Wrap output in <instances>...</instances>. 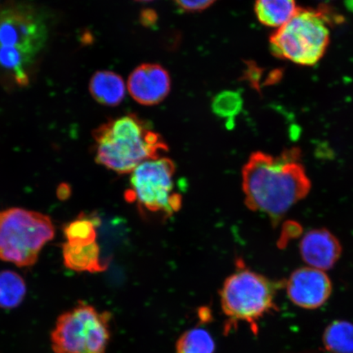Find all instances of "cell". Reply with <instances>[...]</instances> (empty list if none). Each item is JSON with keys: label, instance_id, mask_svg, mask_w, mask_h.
Returning a JSON list of instances; mask_svg holds the SVG:
<instances>
[{"label": "cell", "instance_id": "7402d4cb", "mask_svg": "<svg viewBox=\"0 0 353 353\" xmlns=\"http://www.w3.org/2000/svg\"><path fill=\"white\" fill-rule=\"evenodd\" d=\"M72 194V188L68 183H61L59 188H57V197L61 201L68 200Z\"/></svg>", "mask_w": 353, "mask_h": 353}, {"label": "cell", "instance_id": "3957f363", "mask_svg": "<svg viewBox=\"0 0 353 353\" xmlns=\"http://www.w3.org/2000/svg\"><path fill=\"white\" fill-rule=\"evenodd\" d=\"M48 35L46 20L32 7L0 8V78L13 85H28Z\"/></svg>", "mask_w": 353, "mask_h": 353}, {"label": "cell", "instance_id": "9c48e42d", "mask_svg": "<svg viewBox=\"0 0 353 353\" xmlns=\"http://www.w3.org/2000/svg\"><path fill=\"white\" fill-rule=\"evenodd\" d=\"M285 289L290 301L305 309L324 305L332 293V284L325 272L311 267L297 269L286 281Z\"/></svg>", "mask_w": 353, "mask_h": 353}, {"label": "cell", "instance_id": "cb8c5ba5", "mask_svg": "<svg viewBox=\"0 0 353 353\" xmlns=\"http://www.w3.org/2000/svg\"><path fill=\"white\" fill-rule=\"evenodd\" d=\"M345 3L348 10L353 12V0H345Z\"/></svg>", "mask_w": 353, "mask_h": 353}, {"label": "cell", "instance_id": "d4e9b609", "mask_svg": "<svg viewBox=\"0 0 353 353\" xmlns=\"http://www.w3.org/2000/svg\"><path fill=\"white\" fill-rule=\"evenodd\" d=\"M135 1H138V2H151V1H153V0H135Z\"/></svg>", "mask_w": 353, "mask_h": 353}, {"label": "cell", "instance_id": "7a4b0ae2", "mask_svg": "<svg viewBox=\"0 0 353 353\" xmlns=\"http://www.w3.org/2000/svg\"><path fill=\"white\" fill-rule=\"evenodd\" d=\"M95 160L119 174H131L142 163L164 157V139L135 114L110 119L92 132Z\"/></svg>", "mask_w": 353, "mask_h": 353}, {"label": "cell", "instance_id": "603a6c76", "mask_svg": "<svg viewBox=\"0 0 353 353\" xmlns=\"http://www.w3.org/2000/svg\"><path fill=\"white\" fill-rule=\"evenodd\" d=\"M157 19L156 12H152V10L144 11L142 14V17H141V21H143V24L145 26L152 25L154 22H156Z\"/></svg>", "mask_w": 353, "mask_h": 353}, {"label": "cell", "instance_id": "9a60e30c", "mask_svg": "<svg viewBox=\"0 0 353 353\" xmlns=\"http://www.w3.org/2000/svg\"><path fill=\"white\" fill-rule=\"evenodd\" d=\"M26 294V282L19 273L8 270L0 272V307H19Z\"/></svg>", "mask_w": 353, "mask_h": 353}, {"label": "cell", "instance_id": "6da1fadb", "mask_svg": "<svg viewBox=\"0 0 353 353\" xmlns=\"http://www.w3.org/2000/svg\"><path fill=\"white\" fill-rule=\"evenodd\" d=\"M245 202L250 210L278 223L311 190L299 149L286 150L279 156L254 152L242 169Z\"/></svg>", "mask_w": 353, "mask_h": 353}, {"label": "cell", "instance_id": "52a82bcc", "mask_svg": "<svg viewBox=\"0 0 353 353\" xmlns=\"http://www.w3.org/2000/svg\"><path fill=\"white\" fill-rule=\"evenodd\" d=\"M175 172L174 163L165 157L142 163L131 173L125 200L143 215L171 217L183 203L182 195L175 191Z\"/></svg>", "mask_w": 353, "mask_h": 353}, {"label": "cell", "instance_id": "5b68a950", "mask_svg": "<svg viewBox=\"0 0 353 353\" xmlns=\"http://www.w3.org/2000/svg\"><path fill=\"white\" fill-rule=\"evenodd\" d=\"M55 228L48 215L21 208L0 211V259L19 267L32 266Z\"/></svg>", "mask_w": 353, "mask_h": 353}, {"label": "cell", "instance_id": "d6986e66", "mask_svg": "<svg viewBox=\"0 0 353 353\" xmlns=\"http://www.w3.org/2000/svg\"><path fill=\"white\" fill-rule=\"evenodd\" d=\"M212 110L219 118L226 119L228 123L238 114L243 108V99L241 92L228 90L219 92L212 101Z\"/></svg>", "mask_w": 353, "mask_h": 353}, {"label": "cell", "instance_id": "30bf717a", "mask_svg": "<svg viewBox=\"0 0 353 353\" xmlns=\"http://www.w3.org/2000/svg\"><path fill=\"white\" fill-rule=\"evenodd\" d=\"M127 88L137 103L143 105H157L169 95L171 79L162 65L145 63L132 70Z\"/></svg>", "mask_w": 353, "mask_h": 353}, {"label": "cell", "instance_id": "e0dca14e", "mask_svg": "<svg viewBox=\"0 0 353 353\" xmlns=\"http://www.w3.org/2000/svg\"><path fill=\"white\" fill-rule=\"evenodd\" d=\"M99 219L81 214L63 228L66 242L72 245H87L96 242Z\"/></svg>", "mask_w": 353, "mask_h": 353}, {"label": "cell", "instance_id": "5bb4252c", "mask_svg": "<svg viewBox=\"0 0 353 353\" xmlns=\"http://www.w3.org/2000/svg\"><path fill=\"white\" fill-rule=\"evenodd\" d=\"M299 10L295 0H256L254 12L264 26L280 28L296 14Z\"/></svg>", "mask_w": 353, "mask_h": 353}, {"label": "cell", "instance_id": "8992f818", "mask_svg": "<svg viewBox=\"0 0 353 353\" xmlns=\"http://www.w3.org/2000/svg\"><path fill=\"white\" fill-rule=\"evenodd\" d=\"M269 43L278 59L299 65H314L330 43L326 17L321 11L299 8L296 14L271 35Z\"/></svg>", "mask_w": 353, "mask_h": 353}, {"label": "cell", "instance_id": "8fae6325", "mask_svg": "<svg viewBox=\"0 0 353 353\" xmlns=\"http://www.w3.org/2000/svg\"><path fill=\"white\" fill-rule=\"evenodd\" d=\"M300 254L307 267L327 271L338 262L341 245L336 237L326 229L309 231L300 242Z\"/></svg>", "mask_w": 353, "mask_h": 353}, {"label": "cell", "instance_id": "ba28073f", "mask_svg": "<svg viewBox=\"0 0 353 353\" xmlns=\"http://www.w3.org/2000/svg\"><path fill=\"white\" fill-rule=\"evenodd\" d=\"M112 315L79 302L61 314L51 333L54 353H105Z\"/></svg>", "mask_w": 353, "mask_h": 353}, {"label": "cell", "instance_id": "7c38bea8", "mask_svg": "<svg viewBox=\"0 0 353 353\" xmlns=\"http://www.w3.org/2000/svg\"><path fill=\"white\" fill-rule=\"evenodd\" d=\"M90 91L92 98L99 103L114 107L120 105L125 99L126 86L118 74L101 70L91 78Z\"/></svg>", "mask_w": 353, "mask_h": 353}, {"label": "cell", "instance_id": "2e32d148", "mask_svg": "<svg viewBox=\"0 0 353 353\" xmlns=\"http://www.w3.org/2000/svg\"><path fill=\"white\" fill-rule=\"evenodd\" d=\"M325 350L332 353H353V325L345 321H335L323 334Z\"/></svg>", "mask_w": 353, "mask_h": 353}, {"label": "cell", "instance_id": "4fadbf2b", "mask_svg": "<svg viewBox=\"0 0 353 353\" xmlns=\"http://www.w3.org/2000/svg\"><path fill=\"white\" fill-rule=\"evenodd\" d=\"M63 256L65 266L70 270L94 273L107 268L100 260V249L97 242L87 245L65 242L63 245Z\"/></svg>", "mask_w": 353, "mask_h": 353}, {"label": "cell", "instance_id": "ffe728a7", "mask_svg": "<svg viewBox=\"0 0 353 353\" xmlns=\"http://www.w3.org/2000/svg\"><path fill=\"white\" fill-rule=\"evenodd\" d=\"M182 10L188 12H201L206 10L217 0H174Z\"/></svg>", "mask_w": 353, "mask_h": 353}, {"label": "cell", "instance_id": "ac0fdd59", "mask_svg": "<svg viewBox=\"0 0 353 353\" xmlns=\"http://www.w3.org/2000/svg\"><path fill=\"white\" fill-rule=\"evenodd\" d=\"M213 337L203 328H193L184 332L176 344V353H214Z\"/></svg>", "mask_w": 353, "mask_h": 353}, {"label": "cell", "instance_id": "44dd1931", "mask_svg": "<svg viewBox=\"0 0 353 353\" xmlns=\"http://www.w3.org/2000/svg\"><path fill=\"white\" fill-rule=\"evenodd\" d=\"M260 72H261V70L256 65H249L247 68L245 79L252 83L254 88H258L259 85Z\"/></svg>", "mask_w": 353, "mask_h": 353}, {"label": "cell", "instance_id": "277c9868", "mask_svg": "<svg viewBox=\"0 0 353 353\" xmlns=\"http://www.w3.org/2000/svg\"><path fill=\"white\" fill-rule=\"evenodd\" d=\"M279 285L237 261L236 270L224 281L220 291L221 307L227 317V331L240 323L259 332V321L277 310L276 296Z\"/></svg>", "mask_w": 353, "mask_h": 353}]
</instances>
